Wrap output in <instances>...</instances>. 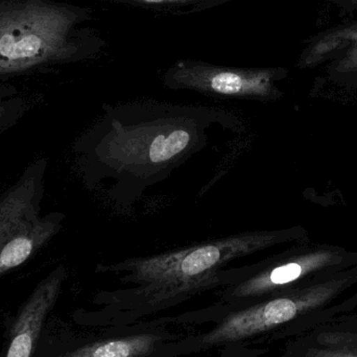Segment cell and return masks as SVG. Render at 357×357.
<instances>
[{
    "mask_svg": "<svg viewBox=\"0 0 357 357\" xmlns=\"http://www.w3.org/2000/svg\"><path fill=\"white\" fill-rule=\"evenodd\" d=\"M234 117L205 107L138 102L113 107L75 144L88 186L111 181V190L139 189L167 178L203 150L215 126L236 127Z\"/></svg>",
    "mask_w": 357,
    "mask_h": 357,
    "instance_id": "obj_1",
    "label": "cell"
},
{
    "mask_svg": "<svg viewBox=\"0 0 357 357\" xmlns=\"http://www.w3.org/2000/svg\"><path fill=\"white\" fill-rule=\"evenodd\" d=\"M277 233L248 231L187 245L156 255L98 264L96 271L128 285L98 295V324L129 329L142 319L178 305L199 294L234 281L229 264L279 241Z\"/></svg>",
    "mask_w": 357,
    "mask_h": 357,
    "instance_id": "obj_2",
    "label": "cell"
},
{
    "mask_svg": "<svg viewBox=\"0 0 357 357\" xmlns=\"http://www.w3.org/2000/svg\"><path fill=\"white\" fill-rule=\"evenodd\" d=\"M47 161L31 163L0 195V278L29 261L61 230L62 212H42Z\"/></svg>",
    "mask_w": 357,
    "mask_h": 357,
    "instance_id": "obj_3",
    "label": "cell"
},
{
    "mask_svg": "<svg viewBox=\"0 0 357 357\" xmlns=\"http://www.w3.org/2000/svg\"><path fill=\"white\" fill-rule=\"evenodd\" d=\"M75 15L29 1L0 10V75L29 70L71 54L67 36Z\"/></svg>",
    "mask_w": 357,
    "mask_h": 357,
    "instance_id": "obj_4",
    "label": "cell"
},
{
    "mask_svg": "<svg viewBox=\"0 0 357 357\" xmlns=\"http://www.w3.org/2000/svg\"><path fill=\"white\" fill-rule=\"evenodd\" d=\"M280 70L218 66L197 61H178L163 77L173 90H190L214 98L268 100L277 94Z\"/></svg>",
    "mask_w": 357,
    "mask_h": 357,
    "instance_id": "obj_5",
    "label": "cell"
},
{
    "mask_svg": "<svg viewBox=\"0 0 357 357\" xmlns=\"http://www.w3.org/2000/svg\"><path fill=\"white\" fill-rule=\"evenodd\" d=\"M66 278V268L60 266L40 281L13 324L6 357L33 356L44 322L56 305Z\"/></svg>",
    "mask_w": 357,
    "mask_h": 357,
    "instance_id": "obj_6",
    "label": "cell"
},
{
    "mask_svg": "<svg viewBox=\"0 0 357 357\" xmlns=\"http://www.w3.org/2000/svg\"><path fill=\"white\" fill-rule=\"evenodd\" d=\"M167 320L150 325H137L133 333L111 335L86 344L59 357H162V351L172 342L184 337L167 329Z\"/></svg>",
    "mask_w": 357,
    "mask_h": 357,
    "instance_id": "obj_7",
    "label": "cell"
},
{
    "mask_svg": "<svg viewBox=\"0 0 357 357\" xmlns=\"http://www.w3.org/2000/svg\"><path fill=\"white\" fill-rule=\"evenodd\" d=\"M284 350L300 357H357V314H337L289 339Z\"/></svg>",
    "mask_w": 357,
    "mask_h": 357,
    "instance_id": "obj_8",
    "label": "cell"
},
{
    "mask_svg": "<svg viewBox=\"0 0 357 357\" xmlns=\"http://www.w3.org/2000/svg\"><path fill=\"white\" fill-rule=\"evenodd\" d=\"M304 50L305 63L325 58L337 59V67L343 71L357 69V21L342 24L318 33L307 42Z\"/></svg>",
    "mask_w": 357,
    "mask_h": 357,
    "instance_id": "obj_9",
    "label": "cell"
},
{
    "mask_svg": "<svg viewBox=\"0 0 357 357\" xmlns=\"http://www.w3.org/2000/svg\"><path fill=\"white\" fill-rule=\"evenodd\" d=\"M27 109L22 98L0 91V138L20 121Z\"/></svg>",
    "mask_w": 357,
    "mask_h": 357,
    "instance_id": "obj_10",
    "label": "cell"
},
{
    "mask_svg": "<svg viewBox=\"0 0 357 357\" xmlns=\"http://www.w3.org/2000/svg\"><path fill=\"white\" fill-rule=\"evenodd\" d=\"M133 1L142 2L148 6H183V4L195 3L201 0H133Z\"/></svg>",
    "mask_w": 357,
    "mask_h": 357,
    "instance_id": "obj_11",
    "label": "cell"
},
{
    "mask_svg": "<svg viewBox=\"0 0 357 357\" xmlns=\"http://www.w3.org/2000/svg\"><path fill=\"white\" fill-rule=\"evenodd\" d=\"M335 6L346 14L357 12V0H333Z\"/></svg>",
    "mask_w": 357,
    "mask_h": 357,
    "instance_id": "obj_12",
    "label": "cell"
},
{
    "mask_svg": "<svg viewBox=\"0 0 357 357\" xmlns=\"http://www.w3.org/2000/svg\"><path fill=\"white\" fill-rule=\"evenodd\" d=\"M279 357H300L298 356H296V354H291V352L287 351H283L282 356H280Z\"/></svg>",
    "mask_w": 357,
    "mask_h": 357,
    "instance_id": "obj_13",
    "label": "cell"
}]
</instances>
